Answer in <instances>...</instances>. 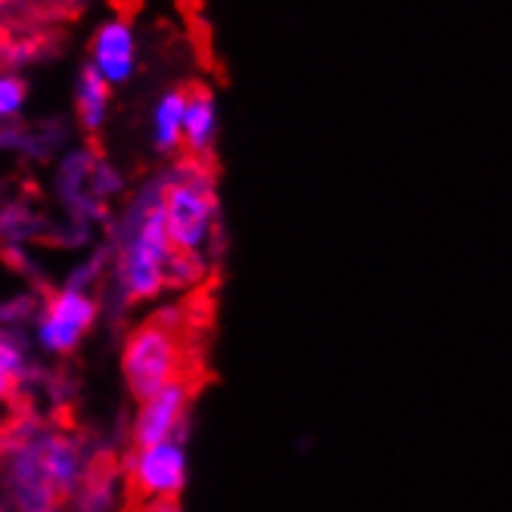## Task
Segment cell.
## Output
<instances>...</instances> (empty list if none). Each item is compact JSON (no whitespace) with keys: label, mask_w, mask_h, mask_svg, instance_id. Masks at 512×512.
Returning <instances> with one entry per match:
<instances>
[{"label":"cell","mask_w":512,"mask_h":512,"mask_svg":"<svg viewBox=\"0 0 512 512\" xmlns=\"http://www.w3.org/2000/svg\"><path fill=\"white\" fill-rule=\"evenodd\" d=\"M171 258L174 246L165 224V177H156L134 196L118 233V292L128 301L156 298L168 286Z\"/></svg>","instance_id":"cell-1"},{"label":"cell","mask_w":512,"mask_h":512,"mask_svg":"<svg viewBox=\"0 0 512 512\" xmlns=\"http://www.w3.org/2000/svg\"><path fill=\"white\" fill-rule=\"evenodd\" d=\"M165 177V224L174 252L199 255L218 230V187L208 162L184 159Z\"/></svg>","instance_id":"cell-2"},{"label":"cell","mask_w":512,"mask_h":512,"mask_svg":"<svg viewBox=\"0 0 512 512\" xmlns=\"http://www.w3.org/2000/svg\"><path fill=\"white\" fill-rule=\"evenodd\" d=\"M122 376L137 401L156 395L159 388L177 379H184V348H180L177 329L165 317L140 323L125 339Z\"/></svg>","instance_id":"cell-3"},{"label":"cell","mask_w":512,"mask_h":512,"mask_svg":"<svg viewBox=\"0 0 512 512\" xmlns=\"http://www.w3.org/2000/svg\"><path fill=\"white\" fill-rule=\"evenodd\" d=\"M97 317H100V305L90 295V289L69 283L63 289H56L41 305L35 320V342L41 351L56 357L72 354L87 339L90 329H94Z\"/></svg>","instance_id":"cell-4"},{"label":"cell","mask_w":512,"mask_h":512,"mask_svg":"<svg viewBox=\"0 0 512 512\" xmlns=\"http://www.w3.org/2000/svg\"><path fill=\"white\" fill-rule=\"evenodd\" d=\"M187 441L171 438L162 444L134 447L128 457V478L143 500H177L187 485Z\"/></svg>","instance_id":"cell-5"},{"label":"cell","mask_w":512,"mask_h":512,"mask_svg":"<svg viewBox=\"0 0 512 512\" xmlns=\"http://www.w3.org/2000/svg\"><path fill=\"white\" fill-rule=\"evenodd\" d=\"M84 63L112 90L131 84L140 69V41H137V28L131 25V19L103 16L87 41Z\"/></svg>","instance_id":"cell-6"},{"label":"cell","mask_w":512,"mask_h":512,"mask_svg":"<svg viewBox=\"0 0 512 512\" xmlns=\"http://www.w3.org/2000/svg\"><path fill=\"white\" fill-rule=\"evenodd\" d=\"M4 488H7V497L16 512H53L56 503L63 500L44 472L41 450H38V432L16 438V444L7 450Z\"/></svg>","instance_id":"cell-7"},{"label":"cell","mask_w":512,"mask_h":512,"mask_svg":"<svg viewBox=\"0 0 512 512\" xmlns=\"http://www.w3.org/2000/svg\"><path fill=\"white\" fill-rule=\"evenodd\" d=\"M190 404H193V385L187 382V376L159 388L156 395L137 401V416L131 426L134 447H149V444H162L171 438H184Z\"/></svg>","instance_id":"cell-8"},{"label":"cell","mask_w":512,"mask_h":512,"mask_svg":"<svg viewBox=\"0 0 512 512\" xmlns=\"http://www.w3.org/2000/svg\"><path fill=\"white\" fill-rule=\"evenodd\" d=\"M221 134L218 97L208 87H187V118H184V153L187 159L208 162Z\"/></svg>","instance_id":"cell-9"},{"label":"cell","mask_w":512,"mask_h":512,"mask_svg":"<svg viewBox=\"0 0 512 512\" xmlns=\"http://www.w3.org/2000/svg\"><path fill=\"white\" fill-rule=\"evenodd\" d=\"M38 450H41V463L50 478V485L56 488L59 497L72 494L81 485L84 475V454L81 444L72 435H59V432H38Z\"/></svg>","instance_id":"cell-10"},{"label":"cell","mask_w":512,"mask_h":512,"mask_svg":"<svg viewBox=\"0 0 512 512\" xmlns=\"http://www.w3.org/2000/svg\"><path fill=\"white\" fill-rule=\"evenodd\" d=\"M187 87H168L149 109V140L159 156H174L184 149Z\"/></svg>","instance_id":"cell-11"},{"label":"cell","mask_w":512,"mask_h":512,"mask_svg":"<svg viewBox=\"0 0 512 512\" xmlns=\"http://www.w3.org/2000/svg\"><path fill=\"white\" fill-rule=\"evenodd\" d=\"M72 109H75V122L87 137H97L112 112V87L90 69L87 63L78 69L72 81Z\"/></svg>","instance_id":"cell-12"},{"label":"cell","mask_w":512,"mask_h":512,"mask_svg":"<svg viewBox=\"0 0 512 512\" xmlns=\"http://www.w3.org/2000/svg\"><path fill=\"white\" fill-rule=\"evenodd\" d=\"M28 97H32L28 78L13 66L0 69V125L19 122L22 112L28 109Z\"/></svg>","instance_id":"cell-13"},{"label":"cell","mask_w":512,"mask_h":512,"mask_svg":"<svg viewBox=\"0 0 512 512\" xmlns=\"http://www.w3.org/2000/svg\"><path fill=\"white\" fill-rule=\"evenodd\" d=\"M25 367H28L25 345L13 333H7V329H0V404L25 379Z\"/></svg>","instance_id":"cell-14"},{"label":"cell","mask_w":512,"mask_h":512,"mask_svg":"<svg viewBox=\"0 0 512 512\" xmlns=\"http://www.w3.org/2000/svg\"><path fill=\"white\" fill-rule=\"evenodd\" d=\"M146 512H177V503L174 500H153L146 506Z\"/></svg>","instance_id":"cell-15"}]
</instances>
